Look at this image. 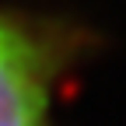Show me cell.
<instances>
[{
    "mask_svg": "<svg viewBox=\"0 0 126 126\" xmlns=\"http://www.w3.org/2000/svg\"><path fill=\"white\" fill-rule=\"evenodd\" d=\"M56 42L21 18L0 11V126H53Z\"/></svg>",
    "mask_w": 126,
    "mask_h": 126,
    "instance_id": "1",
    "label": "cell"
}]
</instances>
